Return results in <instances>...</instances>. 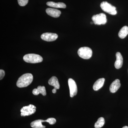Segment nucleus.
<instances>
[{"label": "nucleus", "instance_id": "nucleus-1", "mask_svg": "<svg viewBox=\"0 0 128 128\" xmlns=\"http://www.w3.org/2000/svg\"><path fill=\"white\" fill-rule=\"evenodd\" d=\"M33 80V76L31 73L24 74L18 78L16 82L18 87H26L31 84Z\"/></svg>", "mask_w": 128, "mask_h": 128}, {"label": "nucleus", "instance_id": "nucleus-2", "mask_svg": "<svg viewBox=\"0 0 128 128\" xmlns=\"http://www.w3.org/2000/svg\"><path fill=\"white\" fill-rule=\"evenodd\" d=\"M23 60L25 62L31 64H36L42 62V57L38 54H28L24 56Z\"/></svg>", "mask_w": 128, "mask_h": 128}, {"label": "nucleus", "instance_id": "nucleus-3", "mask_svg": "<svg viewBox=\"0 0 128 128\" xmlns=\"http://www.w3.org/2000/svg\"><path fill=\"white\" fill-rule=\"evenodd\" d=\"M44 122H47L50 124H54L56 122V120L54 118H50L46 120H38L32 122L30 124L31 127L33 128H45L46 126L42 124V123Z\"/></svg>", "mask_w": 128, "mask_h": 128}, {"label": "nucleus", "instance_id": "nucleus-4", "mask_svg": "<svg viewBox=\"0 0 128 128\" xmlns=\"http://www.w3.org/2000/svg\"><path fill=\"white\" fill-rule=\"evenodd\" d=\"M78 55L84 59H89L92 57V52L91 49L88 47L80 48L78 51Z\"/></svg>", "mask_w": 128, "mask_h": 128}, {"label": "nucleus", "instance_id": "nucleus-5", "mask_svg": "<svg viewBox=\"0 0 128 128\" xmlns=\"http://www.w3.org/2000/svg\"><path fill=\"white\" fill-rule=\"evenodd\" d=\"M100 6L104 11L107 13L112 15H115L117 14L116 8L107 2H101Z\"/></svg>", "mask_w": 128, "mask_h": 128}, {"label": "nucleus", "instance_id": "nucleus-6", "mask_svg": "<svg viewBox=\"0 0 128 128\" xmlns=\"http://www.w3.org/2000/svg\"><path fill=\"white\" fill-rule=\"evenodd\" d=\"M92 20L94 24L98 25H104L106 23V16L104 13L94 15L92 17Z\"/></svg>", "mask_w": 128, "mask_h": 128}, {"label": "nucleus", "instance_id": "nucleus-7", "mask_svg": "<svg viewBox=\"0 0 128 128\" xmlns=\"http://www.w3.org/2000/svg\"><path fill=\"white\" fill-rule=\"evenodd\" d=\"M36 111V107L34 105L30 104L23 107L21 109V116H29L34 114Z\"/></svg>", "mask_w": 128, "mask_h": 128}, {"label": "nucleus", "instance_id": "nucleus-8", "mask_svg": "<svg viewBox=\"0 0 128 128\" xmlns=\"http://www.w3.org/2000/svg\"><path fill=\"white\" fill-rule=\"evenodd\" d=\"M68 84L70 88V96L73 98L77 94L78 91L76 83L73 79L70 78L68 80Z\"/></svg>", "mask_w": 128, "mask_h": 128}, {"label": "nucleus", "instance_id": "nucleus-9", "mask_svg": "<svg viewBox=\"0 0 128 128\" xmlns=\"http://www.w3.org/2000/svg\"><path fill=\"white\" fill-rule=\"evenodd\" d=\"M58 35L56 34L46 32L41 35V39L44 41L50 42L55 41L58 38Z\"/></svg>", "mask_w": 128, "mask_h": 128}, {"label": "nucleus", "instance_id": "nucleus-10", "mask_svg": "<svg viewBox=\"0 0 128 128\" xmlns=\"http://www.w3.org/2000/svg\"><path fill=\"white\" fill-rule=\"evenodd\" d=\"M50 86H52L54 87L53 89L52 92L53 93H56V92L57 89H59L60 85L58 81L57 77L55 76H53L49 80L48 82Z\"/></svg>", "mask_w": 128, "mask_h": 128}, {"label": "nucleus", "instance_id": "nucleus-11", "mask_svg": "<svg viewBox=\"0 0 128 128\" xmlns=\"http://www.w3.org/2000/svg\"><path fill=\"white\" fill-rule=\"evenodd\" d=\"M46 11L48 15L56 18L59 17L61 14V12L59 10L54 8H47Z\"/></svg>", "mask_w": 128, "mask_h": 128}, {"label": "nucleus", "instance_id": "nucleus-12", "mask_svg": "<svg viewBox=\"0 0 128 128\" xmlns=\"http://www.w3.org/2000/svg\"><path fill=\"white\" fill-rule=\"evenodd\" d=\"M116 60L114 63V66L117 69L120 68L122 66L123 62L122 56L119 52H118L116 54Z\"/></svg>", "mask_w": 128, "mask_h": 128}, {"label": "nucleus", "instance_id": "nucleus-13", "mask_svg": "<svg viewBox=\"0 0 128 128\" xmlns=\"http://www.w3.org/2000/svg\"><path fill=\"white\" fill-rule=\"evenodd\" d=\"M121 86L120 81L118 79L114 80L111 85L110 87V91L112 93H114L118 91Z\"/></svg>", "mask_w": 128, "mask_h": 128}, {"label": "nucleus", "instance_id": "nucleus-14", "mask_svg": "<svg viewBox=\"0 0 128 128\" xmlns=\"http://www.w3.org/2000/svg\"><path fill=\"white\" fill-rule=\"evenodd\" d=\"M105 80L104 78H100L97 80L93 85V89L95 91H97L102 88L104 84Z\"/></svg>", "mask_w": 128, "mask_h": 128}, {"label": "nucleus", "instance_id": "nucleus-15", "mask_svg": "<svg viewBox=\"0 0 128 128\" xmlns=\"http://www.w3.org/2000/svg\"><path fill=\"white\" fill-rule=\"evenodd\" d=\"M32 93L35 96L38 95L39 94H42L43 96L46 95V92L45 87L44 86H39L37 89L35 88L33 90Z\"/></svg>", "mask_w": 128, "mask_h": 128}, {"label": "nucleus", "instance_id": "nucleus-16", "mask_svg": "<svg viewBox=\"0 0 128 128\" xmlns=\"http://www.w3.org/2000/svg\"><path fill=\"white\" fill-rule=\"evenodd\" d=\"M46 4L48 6L55 8H66V6L63 2H48L46 3Z\"/></svg>", "mask_w": 128, "mask_h": 128}, {"label": "nucleus", "instance_id": "nucleus-17", "mask_svg": "<svg viewBox=\"0 0 128 128\" xmlns=\"http://www.w3.org/2000/svg\"><path fill=\"white\" fill-rule=\"evenodd\" d=\"M128 34V27L125 26L123 27L118 33V36L122 39L124 38Z\"/></svg>", "mask_w": 128, "mask_h": 128}, {"label": "nucleus", "instance_id": "nucleus-18", "mask_svg": "<svg viewBox=\"0 0 128 128\" xmlns=\"http://www.w3.org/2000/svg\"><path fill=\"white\" fill-rule=\"evenodd\" d=\"M105 124V120L102 117L98 118L97 121L95 123L94 127L96 128H100L104 125Z\"/></svg>", "mask_w": 128, "mask_h": 128}, {"label": "nucleus", "instance_id": "nucleus-19", "mask_svg": "<svg viewBox=\"0 0 128 128\" xmlns=\"http://www.w3.org/2000/svg\"><path fill=\"white\" fill-rule=\"evenodd\" d=\"M18 4L21 6H25L28 2V0H18Z\"/></svg>", "mask_w": 128, "mask_h": 128}, {"label": "nucleus", "instance_id": "nucleus-20", "mask_svg": "<svg viewBox=\"0 0 128 128\" xmlns=\"http://www.w3.org/2000/svg\"><path fill=\"white\" fill-rule=\"evenodd\" d=\"M5 72L3 70H0V80H2L5 76Z\"/></svg>", "mask_w": 128, "mask_h": 128}, {"label": "nucleus", "instance_id": "nucleus-21", "mask_svg": "<svg viewBox=\"0 0 128 128\" xmlns=\"http://www.w3.org/2000/svg\"><path fill=\"white\" fill-rule=\"evenodd\" d=\"M122 128H128V127L127 126H124Z\"/></svg>", "mask_w": 128, "mask_h": 128}, {"label": "nucleus", "instance_id": "nucleus-22", "mask_svg": "<svg viewBox=\"0 0 128 128\" xmlns=\"http://www.w3.org/2000/svg\"><path fill=\"white\" fill-rule=\"evenodd\" d=\"M90 24H94V22H91Z\"/></svg>", "mask_w": 128, "mask_h": 128}]
</instances>
